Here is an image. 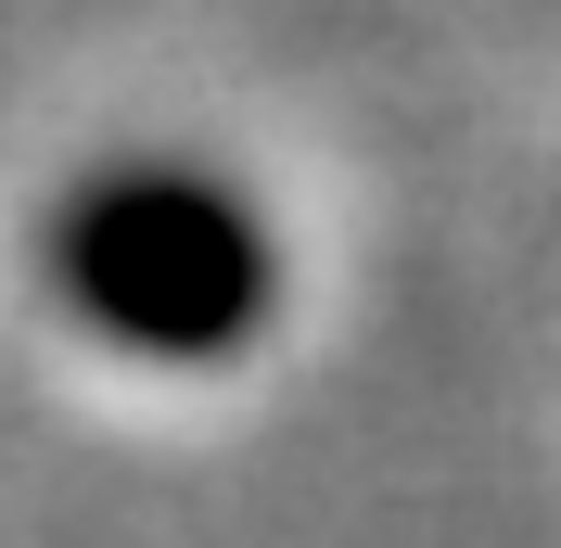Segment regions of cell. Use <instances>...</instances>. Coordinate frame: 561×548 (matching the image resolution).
<instances>
[{"instance_id":"6da1fadb","label":"cell","mask_w":561,"mask_h":548,"mask_svg":"<svg viewBox=\"0 0 561 548\" xmlns=\"http://www.w3.org/2000/svg\"><path fill=\"white\" fill-rule=\"evenodd\" d=\"M51 294H65L115 357H230L280 307L268 217L205 167H103L51 217Z\"/></svg>"}]
</instances>
